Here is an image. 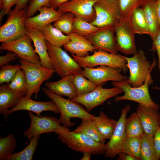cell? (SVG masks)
<instances>
[{
	"label": "cell",
	"instance_id": "cell-23",
	"mask_svg": "<svg viewBox=\"0 0 160 160\" xmlns=\"http://www.w3.org/2000/svg\"><path fill=\"white\" fill-rule=\"evenodd\" d=\"M71 76L62 78L56 81L47 82L45 86L49 90L56 95L65 96L68 99L72 100L78 96V95Z\"/></svg>",
	"mask_w": 160,
	"mask_h": 160
},
{
	"label": "cell",
	"instance_id": "cell-49",
	"mask_svg": "<svg viewBox=\"0 0 160 160\" xmlns=\"http://www.w3.org/2000/svg\"><path fill=\"white\" fill-rule=\"evenodd\" d=\"M156 13L159 26V28H160V0H156Z\"/></svg>",
	"mask_w": 160,
	"mask_h": 160
},
{
	"label": "cell",
	"instance_id": "cell-17",
	"mask_svg": "<svg viewBox=\"0 0 160 160\" xmlns=\"http://www.w3.org/2000/svg\"><path fill=\"white\" fill-rule=\"evenodd\" d=\"M38 10L39 14L26 19L25 26L28 30L42 32L46 26L58 20L63 13L48 6L42 7Z\"/></svg>",
	"mask_w": 160,
	"mask_h": 160
},
{
	"label": "cell",
	"instance_id": "cell-13",
	"mask_svg": "<svg viewBox=\"0 0 160 160\" xmlns=\"http://www.w3.org/2000/svg\"><path fill=\"white\" fill-rule=\"evenodd\" d=\"M121 70L118 68L100 65L96 68L85 67L81 74L97 85L108 81L124 82L128 78L122 75Z\"/></svg>",
	"mask_w": 160,
	"mask_h": 160
},
{
	"label": "cell",
	"instance_id": "cell-11",
	"mask_svg": "<svg viewBox=\"0 0 160 160\" xmlns=\"http://www.w3.org/2000/svg\"><path fill=\"white\" fill-rule=\"evenodd\" d=\"M115 41L117 51L126 55H134L137 52L135 42V33L130 18L121 19L114 26Z\"/></svg>",
	"mask_w": 160,
	"mask_h": 160
},
{
	"label": "cell",
	"instance_id": "cell-40",
	"mask_svg": "<svg viewBox=\"0 0 160 160\" xmlns=\"http://www.w3.org/2000/svg\"><path fill=\"white\" fill-rule=\"evenodd\" d=\"M21 69L20 65H6L0 70V84L9 83L14 79L17 71Z\"/></svg>",
	"mask_w": 160,
	"mask_h": 160
},
{
	"label": "cell",
	"instance_id": "cell-42",
	"mask_svg": "<svg viewBox=\"0 0 160 160\" xmlns=\"http://www.w3.org/2000/svg\"><path fill=\"white\" fill-rule=\"evenodd\" d=\"M17 3V0H0V9H1L0 13V21L5 15H9L11 8L13 5H16Z\"/></svg>",
	"mask_w": 160,
	"mask_h": 160
},
{
	"label": "cell",
	"instance_id": "cell-36",
	"mask_svg": "<svg viewBox=\"0 0 160 160\" xmlns=\"http://www.w3.org/2000/svg\"><path fill=\"white\" fill-rule=\"evenodd\" d=\"M40 135H36L30 141L29 144L19 152L13 153L8 160H32L39 144Z\"/></svg>",
	"mask_w": 160,
	"mask_h": 160
},
{
	"label": "cell",
	"instance_id": "cell-50",
	"mask_svg": "<svg viewBox=\"0 0 160 160\" xmlns=\"http://www.w3.org/2000/svg\"><path fill=\"white\" fill-rule=\"evenodd\" d=\"M83 155V157L81 159V160H89L90 159L91 155L90 153L88 152H83L82 153Z\"/></svg>",
	"mask_w": 160,
	"mask_h": 160
},
{
	"label": "cell",
	"instance_id": "cell-19",
	"mask_svg": "<svg viewBox=\"0 0 160 160\" xmlns=\"http://www.w3.org/2000/svg\"><path fill=\"white\" fill-rule=\"evenodd\" d=\"M114 26L107 28L85 37L97 50L100 49L110 53H117L114 36Z\"/></svg>",
	"mask_w": 160,
	"mask_h": 160
},
{
	"label": "cell",
	"instance_id": "cell-24",
	"mask_svg": "<svg viewBox=\"0 0 160 160\" xmlns=\"http://www.w3.org/2000/svg\"><path fill=\"white\" fill-rule=\"evenodd\" d=\"M10 89L7 85L1 84L0 87V113L2 114L5 121L7 119L9 108L16 106L23 97Z\"/></svg>",
	"mask_w": 160,
	"mask_h": 160
},
{
	"label": "cell",
	"instance_id": "cell-4",
	"mask_svg": "<svg viewBox=\"0 0 160 160\" xmlns=\"http://www.w3.org/2000/svg\"><path fill=\"white\" fill-rule=\"evenodd\" d=\"M19 62L27 80L26 96L31 97L34 94L35 98L37 99L42 83L49 79L56 71L54 68H48L41 64L31 63L21 59H19Z\"/></svg>",
	"mask_w": 160,
	"mask_h": 160
},
{
	"label": "cell",
	"instance_id": "cell-43",
	"mask_svg": "<svg viewBox=\"0 0 160 160\" xmlns=\"http://www.w3.org/2000/svg\"><path fill=\"white\" fill-rule=\"evenodd\" d=\"M152 47L151 50H156L158 56V68L160 73V28L159 29L154 39L152 40Z\"/></svg>",
	"mask_w": 160,
	"mask_h": 160
},
{
	"label": "cell",
	"instance_id": "cell-16",
	"mask_svg": "<svg viewBox=\"0 0 160 160\" xmlns=\"http://www.w3.org/2000/svg\"><path fill=\"white\" fill-rule=\"evenodd\" d=\"M28 114L31 119V124L29 128L24 132L23 135L29 141L36 135L54 132L55 130L61 126L58 119L55 117L36 116L30 111H28Z\"/></svg>",
	"mask_w": 160,
	"mask_h": 160
},
{
	"label": "cell",
	"instance_id": "cell-33",
	"mask_svg": "<svg viewBox=\"0 0 160 160\" xmlns=\"http://www.w3.org/2000/svg\"><path fill=\"white\" fill-rule=\"evenodd\" d=\"M71 76L78 95L89 93L95 89L98 86L81 74L71 75Z\"/></svg>",
	"mask_w": 160,
	"mask_h": 160
},
{
	"label": "cell",
	"instance_id": "cell-12",
	"mask_svg": "<svg viewBox=\"0 0 160 160\" xmlns=\"http://www.w3.org/2000/svg\"><path fill=\"white\" fill-rule=\"evenodd\" d=\"M32 41L30 37L27 34L15 40L2 43L0 49L15 53L19 59L41 64L40 58L31 45Z\"/></svg>",
	"mask_w": 160,
	"mask_h": 160
},
{
	"label": "cell",
	"instance_id": "cell-31",
	"mask_svg": "<svg viewBox=\"0 0 160 160\" xmlns=\"http://www.w3.org/2000/svg\"><path fill=\"white\" fill-rule=\"evenodd\" d=\"M142 139L140 160H157L153 136L147 135L144 133Z\"/></svg>",
	"mask_w": 160,
	"mask_h": 160
},
{
	"label": "cell",
	"instance_id": "cell-44",
	"mask_svg": "<svg viewBox=\"0 0 160 160\" xmlns=\"http://www.w3.org/2000/svg\"><path fill=\"white\" fill-rule=\"evenodd\" d=\"M18 56L15 53L9 51L5 55L0 57V67L1 68L3 66L9 64L10 62L16 60Z\"/></svg>",
	"mask_w": 160,
	"mask_h": 160
},
{
	"label": "cell",
	"instance_id": "cell-15",
	"mask_svg": "<svg viewBox=\"0 0 160 160\" xmlns=\"http://www.w3.org/2000/svg\"><path fill=\"white\" fill-rule=\"evenodd\" d=\"M99 0H70L60 5L57 10L62 13H72L76 17L91 23L96 18L94 5Z\"/></svg>",
	"mask_w": 160,
	"mask_h": 160
},
{
	"label": "cell",
	"instance_id": "cell-1",
	"mask_svg": "<svg viewBox=\"0 0 160 160\" xmlns=\"http://www.w3.org/2000/svg\"><path fill=\"white\" fill-rule=\"evenodd\" d=\"M54 132L59 140L74 151L95 155L105 153V144L98 143L84 133L70 131L63 125L56 129Z\"/></svg>",
	"mask_w": 160,
	"mask_h": 160
},
{
	"label": "cell",
	"instance_id": "cell-48",
	"mask_svg": "<svg viewBox=\"0 0 160 160\" xmlns=\"http://www.w3.org/2000/svg\"><path fill=\"white\" fill-rule=\"evenodd\" d=\"M28 0H17V4L14 9L20 10L26 8Z\"/></svg>",
	"mask_w": 160,
	"mask_h": 160
},
{
	"label": "cell",
	"instance_id": "cell-6",
	"mask_svg": "<svg viewBox=\"0 0 160 160\" xmlns=\"http://www.w3.org/2000/svg\"><path fill=\"white\" fill-rule=\"evenodd\" d=\"M93 54L84 57L71 55L74 60L83 68H93L96 66L105 65L120 69L126 73L128 71L127 61L120 54L110 53L100 49L95 50Z\"/></svg>",
	"mask_w": 160,
	"mask_h": 160
},
{
	"label": "cell",
	"instance_id": "cell-34",
	"mask_svg": "<svg viewBox=\"0 0 160 160\" xmlns=\"http://www.w3.org/2000/svg\"><path fill=\"white\" fill-rule=\"evenodd\" d=\"M15 135L10 134L5 137H0V160H8L13 154L17 145Z\"/></svg>",
	"mask_w": 160,
	"mask_h": 160
},
{
	"label": "cell",
	"instance_id": "cell-3",
	"mask_svg": "<svg viewBox=\"0 0 160 160\" xmlns=\"http://www.w3.org/2000/svg\"><path fill=\"white\" fill-rule=\"evenodd\" d=\"M124 56L127 61V66L130 75L126 82L133 87L142 85L149 77H152L151 72L155 66V59L152 64L147 60L145 53L140 49L131 57Z\"/></svg>",
	"mask_w": 160,
	"mask_h": 160
},
{
	"label": "cell",
	"instance_id": "cell-14",
	"mask_svg": "<svg viewBox=\"0 0 160 160\" xmlns=\"http://www.w3.org/2000/svg\"><path fill=\"white\" fill-rule=\"evenodd\" d=\"M131 109L129 104L121 110L120 116L109 141L106 144L105 156L113 159L122 152L123 143L127 137L125 122L128 112Z\"/></svg>",
	"mask_w": 160,
	"mask_h": 160
},
{
	"label": "cell",
	"instance_id": "cell-51",
	"mask_svg": "<svg viewBox=\"0 0 160 160\" xmlns=\"http://www.w3.org/2000/svg\"><path fill=\"white\" fill-rule=\"evenodd\" d=\"M154 88L156 89L160 90V87H154Z\"/></svg>",
	"mask_w": 160,
	"mask_h": 160
},
{
	"label": "cell",
	"instance_id": "cell-39",
	"mask_svg": "<svg viewBox=\"0 0 160 160\" xmlns=\"http://www.w3.org/2000/svg\"><path fill=\"white\" fill-rule=\"evenodd\" d=\"M146 0H118L121 19L130 18L133 12L141 7Z\"/></svg>",
	"mask_w": 160,
	"mask_h": 160
},
{
	"label": "cell",
	"instance_id": "cell-26",
	"mask_svg": "<svg viewBox=\"0 0 160 160\" xmlns=\"http://www.w3.org/2000/svg\"><path fill=\"white\" fill-rule=\"evenodd\" d=\"M93 119L99 132L106 139L109 140L115 129L117 121L109 118L101 111L98 116H95Z\"/></svg>",
	"mask_w": 160,
	"mask_h": 160
},
{
	"label": "cell",
	"instance_id": "cell-28",
	"mask_svg": "<svg viewBox=\"0 0 160 160\" xmlns=\"http://www.w3.org/2000/svg\"><path fill=\"white\" fill-rule=\"evenodd\" d=\"M42 32L46 40L54 46L61 47L70 41L69 35L63 34L51 24L46 26Z\"/></svg>",
	"mask_w": 160,
	"mask_h": 160
},
{
	"label": "cell",
	"instance_id": "cell-18",
	"mask_svg": "<svg viewBox=\"0 0 160 160\" xmlns=\"http://www.w3.org/2000/svg\"><path fill=\"white\" fill-rule=\"evenodd\" d=\"M20 110H27L33 112L38 116H41V113L44 111L60 113L57 105L53 100L47 102L36 101L26 96L20 98L17 105L8 110V115Z\"/></svg>",
	"mask_w": 160,
	"mask_h": 160
},
{
	"label": "cell",
	"instance_id": "cell-22",
	"mask_svg": "<svg viewBox=\"0 0 160 160\" xmlns=\"http://www.w3.org/2000/svg\"><path fill=\"white\" fill-rule=\"evenodd\" d=\"M27 34L33 42L35 48V52L40 58L41 65L48 68H54L48 53L46 40L42 32L28 30Z\"/></svg>",
	"mask_w": 160,
	"mask_h": 160
},
{
	"label": "cell",
	"instance_id": "cell-27",
	"mask_svg": "<svg viewBox=\"0 0 160 160\" xmlns=\"http://www.w3.org/2000/svg\"><path fill=\"white\" fill-rule=\"evenodd\" d=\"M93 118L81 119V124L73 131L84 133L95 141L100 143L105 144L106 139L98 131Z\"/></svg>",
	"mask_w": 160,
	"mask_h": 160
},
{
	"label": "cell",
	"instance_id": "cell-21",
	"mask_svg": "<svg viewBox=\"0 0 160 160\" xmlns=\"http://www.w3.org/2000/svg\"><path fill=\"white\" fill-rule=\"evenodd\" d=\"M69 36L70 41L63 47L71 55L79 57H84L89 55V52H93L97 50L85 37L74 33Z\"/></svg>",
	"mask_w": 160,
	"mask_h": 160
},
{
	"label": "cell",
	"instance_id": "cell-25",
	"mask_svg": "<svg viewBox=\"0 0 160 160\" xmlns=\"http://www.w3.org/2000/svg\"><path fill=\"white\" fill-rule=\"evenodd\" d=\"M156 5V0H146L141 6L151 31L150 37L152 40L154 38L159 29Z\"/></svg>",
	"mask_w": 160,
	"mask_h": 160
},
{
	"label": "cell",
	"instance_id": "cell-37",
	"mask_svg": "<svg viewBox=\"0 0 160 160\" xmlns=\"http://www.w3.org/2000/svg\"><path fill=\"white\" fill-rule=\"evenodd\" d=\"M75 17V15L72 13H63L53 25L63 33L69 35L73 33V23Z\"/></svg>",
	"mask_w": 160,
	"mask_h": 160
},
{
	"label": "cell",
	"instance_id": "cell-38",
	"mask_svg": "<svg viewBox=\"0 0 160 160\" xmlns=\"http://www.w3.org/2000/svg\"><path fill=\"white\" fill-rule=\"evenodd\" d=\"M9 88L22 96L26 95L27 83L25 73L22 69L17 72L12 80L7 85Z\"/></svg>",
	"mask_w": 160,
	"mask_h": 160
},
{
	"label": "cell",
	"instance_id": "cell-41",
	"mask_svg": "<svg viewBox=\"0 0 160 160\" xmlns=\"http://www.w3.org/2000/svg\"><path fill=\"white\" fill-rule=\"evenodd\" d=\"M51 0H31L26 8L27 18L33 16L42 7L48 6Z\"/></svg>",
	"mask_w": 160,
	"mask_h": 160
},
{
	"label": "cell",
	"instance_id": "cell-9",
	"mask_svg": "<svg viewBox=\"0 0 160 160\" xmlns=\"http://www.w3.org/2000/svg\"><path fill=\"white\" fill-rule=\"evenodd\" d=\"M96 18L91 23L100 27L115 26L121 18L118 0H99L94 5Z\"/></svg>",
	"mask_w": 160,
	"mask_h": 160
},
{
	"label": "cell",
	"instance_id": "cell-8",
	"mask_svg": "<svg viewBox=\"0 0 160 160\" xmlns=\"http://www.w3.org/2000/svg\"><path fill=\"white\" fill-rule=\"evenodd\" d=\"M27 18L26 8L11 10L7 21L0 28V42L12 41L27 34Z\"/></svg>",
	"mask_w": 160,
	"mask_h": 160
},
{
	"label": "cell",
	"instance_id": "cell-46",
	"mask_svg": "<svg viewBox=\"0 0 160 160\" xmlns=\"http://www.w3.org/2000/svg\"><path fill=\"white\" fill-rule=\"evenodd\" d=\"M117 160H138L137 159L132 156L124 152H121L118 154Z\"/></svg>",
	"mask_w": 160,
	"mask_h": 160
},
{
	"label": "cell",
	"instance_id": "cell-29",
	"mask_svg": "<svg viewBox=\"0 0 160 160\" xmlns=\"http://www.w3.org/2000/svg\"><path fill=\"white\" fill-rule=\"evenodd\" d=\"M130 20L135 34H147L151 36V31L141 7L137 8L133 12Z\"/></svg>",
	"mask_w": 160,
	"mask_h": 160
},
{
	"label": "cell",
	"instance_id": "cell-30",
	"mask_svg": "<svg viewBox=\"0 0 160 160\" xmlns=\"http://www.w3.org/2000/svg\"><path fill=\"white\" fill-rule=\"evenodd\" d=\"M125 132L127 137H142L144 132L140 119L136 112L132 113L125 122Z\"/></svg>",
	"mask_w": 160,
	"mask_h": 160
},
{
	"label": "cell",
	"instance_id": "cell-32",
	"mask_svg": "<svg viewBox=\"0 0 160 160\" xmlns=\"http://www.w3.org/2000/svg\"><path fill=\"white\" fill-rule=\"evenodd\" d=\"M73 25V33L84 37L93 34L110 26L103 27H97L76 17L74 20Z\"/></svg>",
	"mask_w": 160,
	"mask_h": 160
},
{
	"label": "cell",
	"instance_id": "cell-10",
	"mask_svg": "<svg viewBox=\"0 0 160 160\" xmlns=\"http://www.w3.org/2000/svg\"><path fill=\"white\" fill-rule=\"evenodd\" d=\"M105 83L98 85L89 93L78 95L71 100L83 105L89 112L96 107L103 105L108 99L116 97L124 92L121 88L117 87L108 89L103 88Z\"/></svg>",
	"mask_w": 160,
	"mask_h": 160
},
{
	"label": "cell",
	"instance_id": "cell-45",
	"mask_svg": "<svg viewBox=\"0 0 160 160\" xmlns=\"http://www.w3.org/2000/svg\"><path fill=\"white\" fill-rule=\"evenodd\" d=\"M153 137L157 160H160V127L156 130L154 135Z\"/></svg>",
	"mask_w": 160,
	"mask_h": 160
},
{
	"label": "cell",
	"instance_id": "cell-7",
	"mask_svg": "<svg viewBox=\"0 0 160 160\" xmlns=\"http://www.w3.org/2000/svg\"><path fill=\"white\" fill-rule=\"evenodd\" d=\"M50 60L56 72L61 78L81 74V67L61 47L52 45L46 40Z\"/></svg>",
	"mask_w": 160,
	"mask_h": 160
},
{
	"label": "cell",
	"instance_id": "cell-20",
	"mask_svg": "<svg viewBox=\"0 0 160 160\" xmlns=\"http://www.w3.org/2000/svg\"><path fill=\"white\" fill-rule=\"evenodd\" d=\"M158 110L139 104L137 105L136 113L145 134L153 136L160 127V114Z\"/></svg>",
	"mask_w": 160,
	"mask_h": 160
},
{
	"label": "cell",
	"instance_id": "cell-5",
	"mask_svg": "<svg viewBox=\"0 0 160 160\" xmlns=\"http://www.w3.org/2000/svg\"><path fill=\"white\" fill-rule=\"evenodd\" d=\"M153 83L152 77L148 78L142 85L138 87H132L126 81H112L113 87L121 88L124 92L123 96L116 97L115 101L117 102L123 100L132 101L143 106L159 110L160 106L152 100L148 90V87Z\"/></svg>",
	"mask_w": 160,
	"mask_h": 160
},
{
	"label": "cell",
	"instance_id": "cell-47",
	"mask_svg": "<svg viewBox=\"0 0 160 160\" xmlns=\"http://www.w3.org/2000/svg\"><path fill=\"white\" fill-rule=\"evenodd\" d=\"M70 0H51L48 7L56 9L61 4Z\"/></svg>",
	"mask_w": 160,
	"mask_h": 160
},
{
	"label": "cell",
	"instance_id": "cell-35",
	"mask_svg": "<svg viewBox=\"0 0 160 160\" xmlns=\"http://www.w3.org/2000/svg\"><path fill=\"white\" fill-rule=\"evenodd\" d=\"M142 137L127 136L123 143L122 152L140 160Z\"/></svg>",
	"mask_w": 160,
	"mask_h": 160
},
{
	"label": "cell",
	"instance_id": "cell-2",
	"mask_svg": "<svg viewBox=\"0 0 160 160\" xmlns=\"http://www.w3.org/2000/svg\"><path fill=\"white\" fill-rule=\"evenodd\" d=\"M42 89L45 95L57 105L60 113L58 120L63 126L68 128L74 126L75 123L71 121L72 118L92 119L94 117V115L89 113L80 104L57 95L47 88L43 87Z\"/></svg>",
	"mask_w": 160,
	"mask_h": 160
}]
</instances>
